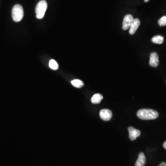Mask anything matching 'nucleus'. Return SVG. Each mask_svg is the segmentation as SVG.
<instances>
[{
  "label": "nucleus",
  "instance_id": "nucleus-5",
  "mask_svg": "<svg viewBox=\"0 0 166 166\" xmlns=\"http://www.w3.org/2000/svg\"><path fill=\"white\" fill-rule=\"evenodd\" d=\"M128 129L129 132V138L131 140H134L141 135L140 131L135 129L133 127L130 126L128 127Z\"/></svg>",
  "mask_w": 166,
  "mask_h": 166
},
{
  "label": "nucleus",
  "instance_id": "nucleus-8",
  "mask_svg": "<svg viewBox=\"0 0 166 166\" xmlns=\"http://www.w3.org/2000/svg\"><path fill=\"white\" fill-rule=\"evenodd\" d=\"M140 25V21L138 19H135L133 20L131 24V26L129 28V33L130 34H134L138 30V28Z\"/></svg>",
  "mask_w": 166,
  "mask_h": 166
},
{
  "label": "nucleus",
  "instance_id": "nucleus-10",
  "mask_svg": "<svg viewBox=\"0 0 166 166\" xmlns=\"http://www.w3.org/2000/svg\"><path fill=\"white\" fill-rule=\"evenodd\" d=\"M103 99L102 95L100 94H96L93 95L91 98V102L93 104H98L101 102Z\"/></svg>",
  "mask_w": 166,
  "mask_h": 166
},
{
  "label": "nucleus",
  "instance_id": "nucleus-18",
  "mask_svg": "<svg viewBox=\"0 0 166 166\" xmlns=\"http://www.w3.org/2000/svg\"></svg>",
  "mask_w": 166,
  "mask_h": 166
},
{
  "label": "nucleus",
  "instance_id": "nucleus-7",
  "mask_svg": "<svg viewBox=\"0 0 166 166\" xmlns=\"http://www.w3.org/2000/svg\"><path fill=\"white\" fill-rule=\"evenodd\" d=\"M159 63V61L157 54L156 52L152 53L150 55V60L149 62L150 65L154 68H157L158 65Z\"/></svg>",
  "mask_w": 166,
  "mask_h": 166
},
{
  "label": "nucleus",
  "instance_id": "nucleus-3",
  "mask_svg": "<svg viewBox=\"0 0 166 166\" xmlns=\"http://www.w3.org/2000/svg\"><path fill=\"white\" fill-rule=\"evenodd\" d=\"M47 8V3L45 0H42L37 3L36 8V13L38 19H42L44 17Z\"/></svg>",
  "mask_w": 166,
  "mask_h": 166
},
{
  "label": "nucleus",
  "instance_id": "nucleus-6",
  "mask_svg": "<svg viewBox=\"0 0 166 166\" xmlns=\"http://www.w3.org/2000/svg\"><path fill=\"white\" fill-rule=\"evenodd\" d=\"M100 116L104 121H108L112 118V113L109 109H102L100 112Z\"/></svg>",
  "mask_w": 166,
  "mask_h": 166
},
{
  "label": "nucleus",
  "instance_id": "nucleus-12",
  "mask_svg": "<svg viewBox=\"0 0 166 166\" xmlns=\"http://www.w3.org/2000/svg\"><path fill=\"white\" fill-rule=\"evenodd\" d=\"M72 84L75 87L80 88L84 86V83L79 79H74L71 81Z\"/></svg>",
  "mask_w": 166,
  "mask_h": 166
},
{
  "label": "nucleus",
  "instance_id": "nucleus-1",
  "mask_svg": "<svg viewBox=\"0 0 166 166\" xmlns=\"http://www.w3.org/2000/svg\"><path fill=\"white\" fill-rule=\"evenodd\" d=\"M137 116L140 119L143 120L156 119L158 117V113L151 109H142L138 111Z\"/></svg>",
  "mask_w": 166,
  "mask_h": 166
},
{
  "label": "nucleus",
  "instance_id": "nucleus-17",
  "mask_svg": "<svg viewBox=\"0 0 166 166\" xmlns=\"http://www.w3.org/2000/svg\"><path fill=\"white\" fill-rule=\"evenodd\" d=\"M149 1H150V0H144V2H148Z\"/></svg>",
  "mask_w": 166,
  "mask_h": 166
},
{
  "label": "nucleus",
  "instance_id": "nucleus-16",
  "mask_svg": "<svg viewBox=\"0 0 166 166\" xmlns=\"http://www.w3.org/2000/svg\"><path fill=\"white\" fill-rule=\"evenodd\" d=\"M163 147L166 150V141L163 143Z\"/></svg>",
  "mask_w": 166,
  "mask_h": 166
},
{
  "label": "nucleus",
  "instance_id": "nucleus-9",
  "mask_svg": "<svg viewBox=\"0 0 166 166\" xmlns=\"http://www.w3.org/2000/svg\"><path fill=\"white\" fill-rule=\"evenodd\" d=\"M146 157L144 153L140 152L139 154V157L135 163V166H143L146 163Z\"/></svg>",
  "mask_w": 166,
  "mask_h": 166
},
{
  "label": "nucleus",
  "instance_id": "nucleus-13",
  "mask_svg": "<svg viewBox=\"0 0 166 166\" xmlns=\"http://www.w3.org/2000/svg\"><path fill=\"white\" fill-rule=\"evenodd\" d=\"M49 68L54 70H56L59 69V65L57 62L53 59H52L49 61Z\"/></svg>",
  "mask_w": 166,
  "mask_h": 166
},
{
  "label": "nucleus",
  "instance_id": "nucleus-15",
  "mask_svg": "<svg viewBox=\"0 0 166 166\" xmlns=\"http://www.w3.org/2000/svg\"><path fill=\"white\" fill-rule=\"evenodd\" d=\"M159 166H166V163L165 162H161Z\"/></svg>",
  "mask_w": 166,
  "mask_h": 166
},
{
  "label": "nucleus",
  "instance_id": "nucleus-11",
  "mask_svg": "<svg viewBox=\"0 0 166 166\" xmlns=\"http://www.w3.org/2000/svg\"><path fill=\"white\" fill-rule=\"evenodd\" d=\"M151 41L154 44H162L164 42V38L161 36H156L152 38Z\"/></svg>",
  "mask_w": 166,
  "mask_h": 166
},
{
  "label": "nucleus",
  "instance_id": "nucleus-4",
  "mask_svg": "<svg viewBox=\"0 0 166 166\" xmlns=\"http://www.w3.org/2000/svg\"><path fill=\"white\" fill-rule=\"evenodd\" d=\"M134 19L131 14H127L125 15L124 18L123 22L122 28L124 30H127L130 28L131 24L132 22Z\"/></svg>",
  "mask_w": 166,
  "mask_h": 166
},
{
  "label": "nucleus",
  "instance_id": "nucleus-14",
  "mask_svg": "<svg viewBox=\"0 0 166 166\" xmlns=\"http://www.w3.org/2000/svg\"><path fill=\"white\" fill-rule=\"evenodd\" d=\"M158 24L161 26H166V16H164L158 20Z\"/></svg>",
  "mask_w": 166,
  "mask_h": 166
},
{
  "label": "nucleus",
  "instance_id": "nucleus-2",
  "mask_svg": "<svg viewBox=\"0 0 166 166\" xmlns=\"http://www.w3.org/2000/svg\"><path fill=\"white\" fill-rule=\"evenodd\" d=\"M24 16V10L23 7L19 4L15 5L12 8V18L15 22L21 21Z\"/></svg>",
  "mask_w": 166,
  "mask_h": 166
}]
</instances>
